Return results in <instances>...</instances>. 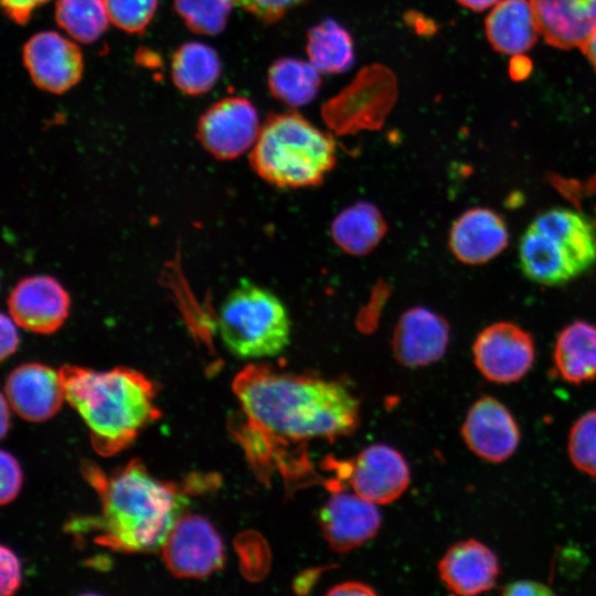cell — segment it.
<instances>
[{
    "mask_svg": "<svg viewBox=\"0 0 596 596\" xmlns=\"http://www.w3.org/2000/svg\"><path fill=\"white\" fill-rule=\"evenodd\" d=\"M232 387L245 419L232 430L244 449L266 436L295 443L334 440L359 424V401L337 381L251 363L237 373Z\"/></svg>",
    "mask_w": 596,
    "mask_h": 596,
    "instance_id": "cell-1",
    "label": "cell"
},
{
    "mask_svg": "<svg viewBox=\"0 0 596 596\" xmlns=\"http://www.w3.org/2000/svg\"><path fill=\"white\" fill-rule=\"evenodd\" d=\"M82 473L100 498L96 518L70 523L72 530H93L97 544L120 552L161 549L187 502L178 485L155 478L139 459L106 476L94 462Z\"/></svg>",
    "mask_w": 596,
    "mask_h": 596,
    "instance_id": "cell-2",
    "label": "cell"
},
{
    "mask_svg": "<svg viewBox=\"0 0 596 596\" xmlns=\"http://www.w3.org/2000/svg\"><path fill=\"white\" fill-rule=\"evenodd\" d=\"M58 374L65 400L88 426L93 448L102 456L121 451L161 416L157 384L137 370L63 365Z\"/></svg>",
    "mask_w": 596,
    "mask_h": 596,
    "instance_id": "cell-3",
    "label": "cell"
},
{
    "mask_svg": "<svg viewBox=\"0 0 596 596\" xmlns=\"http://www.w3.org/2000/svg\"><path fill=\"white\" fill-rule=\"evenodd\" d=\"M336 158L332 136L296 111L269 115L249 153L253 170L281 189L320 184Z\"/></svg>",
    "mask_w": 596,
    "mask_h": 596,
    "instance_id": "cell-4",
    "label": "cell"
},
{
    "mask_svg": "<svg viewBox=\"0 0 596 596\" xmlns=\"http://www.w3.org/2000/svg\"><path fill=\"white\" fill-rule=\"evenodd\" d=\"M216 327L225 347L241 359L276 355L290 341L291 322L284 302L247 279L224 299Z\"/></svg>",
    "mask_w": 596,
    "mask_h": 596,
    "instance_id": "cell-5",
    "label": "cell"
},
{
    "mask_svg": "<svg viewBox=\"0 0 596 596\" xmlns=\"http://www.w3.org/2000/svg\"><path fill=\"white\" fill-rule=\"evenodd\" d=\"M397 98L394 73L382 64L360 70L351 83L321 107L326 125L337 135L381 129Z\"/></svg>",
    "mask_w": 596,
    "mask_h": 596,
    "instance_id": "cell-6",
    "label": "cell"
},
{
    "mask_svg": "<svg viewBox=\"0 0 596 596\" xmlns=\"http://www.w3.org/2000/svg\"><path fill=\"white\" fill-rule=\"evenodd\" d=\"M168 570L179 578H204L225 561L224 545L214 526L203 517L181 515L161 546Z\"/></svg>",
    "mask_w": 596,
    "mask_h": 596,
    "instance_id": "cell-7",
    "label": "cell"
},
{
    "mask_svg": "<svg viewBox=\"0 0 596 596\" xmlns=\"http://www.w3.org/2000/svg\"><path fill=\"white\" fill-rule=\"evenodd\" d=\"M473 362L489 382L511 384L522 380L535 359L532 336L520 326L500 321L483 328L472 344Z\"/></svg>",
    "mask_w": 596,
    "mask_h": 596,
    "instance_id": "cell-8",
    "label": "cell"
},
{
    "mask_svg": "<svg viewBox=\"0 0 596 596\" xmlns=\"http://www.w3.org/2000/svg\"><path fill=\"white\" fill-rule=\"evenodd\" d=\"M255 106L245 97H225L201 116L198 138L212 156L231 160L255 145L260 131Z\"/></svg>",
    "mask_w": 596,
    "mask_h": 596,
    "instance_id": "cell-9",
    "label": "cell"
},
{
    "mask_svg": "<svg viewBox=\"0 0 596 596\" xmlns=\"http://www.w3.org/2000/svg\"><path fill=\"white\" fill-rule=\"evenodd\" d=\"M461 437L478 458L501 464L518 449L521 433L510 409L498 398L483 395L469 407Z\"/></svg>",
    "mask_w": 596,
    "mask_h": 596,
    "instance_id": "cell-10",
    "label": "cell"
},
{
    "mask_svg": "<svg viewBox=\"0 0 596 596\" xmlns=\"http://www.w3.org/2000/svg\"><path fill=\"white\" fill-rule=\"evenodd\" d=\"M23 63L41 89L62 94L78 83L83 74V55L73 41L52 31L34 34L23 47Z\"/></svg>",
    "mask_w": 596,
    "mask_h": 596,
    "instance_id": "cell-11",
    "label": "cell"
},
{
    "mask_svg": "<svg viewBox=\"0 0 596 596\" xmlns=\"http://www.w3.org/2000/svg\"><path fill=\"white\" fill-rule=\"evenodd\" d=\"M70 307L65 288L45 275L20 280L8 298L9 313L17 326L42 334L58 330L68 317Z\"/></svg>",
    "mask_w": 596,
    "mask_h": 596,
    "instance_id": "cell-12",
    "label": "cell"
},
{
    "mask_svg": "<svg viewBox=\"0 0 596 596\" xmlns=\"http://www.w3.org/2000/svg\"><path fill=\"white\" fill-rule=\"evenodd\" d=\"M348 482L355 493L386 504L396 500L409 482V469L394 448L377 444L364 448L351 464H347Z\"/></svg>",
    "mask_w": 596,
    "mask_h": 596,
    "instance_id": "cell-13",
    "label": "cell"
},
{
    "mask_svg": "<svg viewBox=\"0 0 596 596\" xmlns=\"http://www.w3.org/2000/svg\"><path fill=\"white\" fill-rule=\"evenodd\" d=\"M319 524L329 546L348 553L377 533L381 515L374 502L355 492L339 491L322 505Z\"/></svg>",
    "mask_w": 596,
    "mask_h": 596,
    "instance_id": "cell-14",
    "label": "cell"
},
{
    "mask_svg": "<svg viewBox=\"0 0 596 596\" xmlns=\"http://www.w3.org/2000/svg\"><path fill=\"white\" fill-rule=\"evenodd\" d=\"M501 565L496 552L476 539L453 544L438 563L444 586L455 595L472 596L492 589Z\"/></svg>",
    "mask_w": 596,
    "mask_h": 596,
    "instance_id": "cell-15",
    "label": "cell"
},
{
    "mask_svg": "<svg viewBox=\"0 0 596 596\" xmlns=\"http://www.w3.org/2000/svg\"><path fill=\"white\" fill-rule=\"evenodd\" d=\"M449 334V324L440 315L414 307L405 311L395 326L393 353L404 366H426L444 356Z\"/></svg>",
    "mask_w": 596,
    "mask_h": 596,
    "instance_id": "cell-16",
    "label": "cell"
},
{
    "mask_svg": "<svg viewBox=\"0 0 596 596\" xmlns=\"http://www.w3.org/2000/svg\"><path fill=\"white\" fill-rule=\"evenodd\" d=\"M4 396L23 419L44 422L53 417L65 400L58 372L41 363H24L8 375Z\"/></svg>",
    "mask_w": 596,
    "mask_h": 596,
    "instance_id": "cell-17",
    "label": "cell"
},
{
    "mask_svg": "<svg viewBox=\"0 0 596 596\" xmlns=\"http://www.w3.org/2000/svg\"><path fill=\"white\" fill-rule=\"evenodd\" d=\"M453 255L467 265H481L497 257L509 243L502 216L488 207H472L460 214L449 232Z\"/></svg>",
    "mask_w": 596,
    "mask_h": 596,
    "instance_id": "cell-18",
    "label": "cell"
},
{
    "mask_svg": "<svg viewBox=\"0 0 596 596\" xmlns=\"http://www.w3.org/2000/svg\"><path fill=\"white\" fill-rule=\"evenodd\" d=\"M540 34L551 46L581 49L596 32V0H530Z\"/></svg>",
    "mask_w": 596,
    "mask_h": 596,
    "instance_id": "cell-19",
    "label": "cell"
},
{
    "mask_svg": "<svg viewBox=\"0 0 596 596\" xmlns=\"http://www.w3.org/2000/svg\"><path fill=\"white\" fill-rule=\"evenodd\" d=\"M531 224L562 249L576 277L596 264V227L587 216L570 209L553 207L540 213Z\"/></svg>",
    "mask_w": 596,
    "mask_h": 596,
    "instance_id": "cell-20",
    "label": "cell"
},
{
    "mask_svg": "<svg viewBox=\"0 0 596 596\" xmlns=\"http://www.w3.org/2000/svg\"><path fill=\"white\" fill-rule=\"evenodd\" d=\"M488 42L507 55H522L533 47L540 34L530 0H501L485 22Z\"/></svg>",
    "mask_w": 596,
    "mask_h": 596,
    "instance_id": "cell-21",
    "label": "cell"
},
{
    "mask_svg": "<svg viewBox=\"0 0 596 596\" xmlns=\"http://www.w3.org/2000/svg\"><path fill=\"white\" fill-rule=\"evenodd\" d=\"M553 366L556 375L573 385L596 379V326L575 320L557 334L553 348Z\"/></svg>",
    "mask_w": 596,
    "mask_h": 596,
    "instance_id": "cell-22",
    "label": "cell"
},
{
    "mask_svg": "<svg viewBox=\"0 0 596 596\" xmlns=\"http://www.w3.org/2000/svg\"><path fill=\"white\" fill-rule=\"evenodd\" d=\"M519 263L523 275L543 286H561L576 278L554 242L530 224L519 243Z\"/></svg>",
    "mask_w": 596,
    "mask_h": 596,
    "instance_id": "cell-23",
    "label": "cell"
},
{
    "mask_svg": "<svg viewBox=\"0 0 596 596\" xmlns=\"http://www.w3.org/2000/svg\"><path fill=\"white\" fill-rule=\"evenodd\" d=\"M387 231L381 211L360 201L342 210L331 223V236L345 253L361 256L372 252Z\"/></svg>",
    "mask_w": 596,
    "mask_h": 596,
    "instance_id": "cell-24",
    "label": "cell"
},
{
    "mask_svg": "<svg viewBox=\"0 0 596 596\" xmlns=\"http://www.w3.org/2000/svg\"><path fill=\"white\" fill-rule=\"evenodd\" d=\"M171 74L175 86L187 95L209 92L221 74V62L216 52L200 42H188L172 55Z\"/></svg>",
    "mask_w": 596,
    "mask_h": 596,
    "instance_id": "cell-25",
    "label": "cell"
},
{
    "mask_svg": "<svg viewBox=\"0 0 596 596\" xmlns=\"http://www.w3.org/2000/svg\"><path fill=\"white\" fill-rule=\"evenodd\" d=\"M321 83V73L310 62L294 57L276 60L267 73L272 95L289 107H301L311 103Z\"/></svg>",
    "mask_w": 596,
    "mask_h": 596,
    "instance_id": "cell-26",
    "label": "cell"
},
{
    "mask_svg": "<svg viewBox=\"0 0 596 596\" xmlns=\"http://www.w3.org/2000/svg\"><path fill=\"white\" fill-rule=\"evenodd\" d=\"M306 52L309 62L321 74H341L354 63V46L350 33L331 19L309 29Z\"/></svg>",
    "mask_w": 596,
    "mask_h": 596,
    "instance_id": "cell-27",
    "label": "cell"
},
{
    "mask_svg": "<svg viewBox=\"0 0 596 596\" xmlns=\"http://www.w3.org/2000/svg\"><path fill=\"white\" fill-rule=\"evenodd\" d=\"M55 20L72 39L85 44L99 39L110 22L105 0H56Z\"/></svg>",
    "mask_w": 596,
    "mask_h": 596,
    "instance_id": "cell-28",
    "label": "cell"
},
{
    "mask_svg": "<svg viewBox=\"0 0 596 596\" xmlns=\"http://www.w3.org/2000/svg\"><path fill=\"white\" fill-rule=\"evenodd\" d=\"M234 6L232 0H174L177 13L195 33H221Z\"/></svg>",
    "mask_w": 596,
    "mask_h": 596,
    "instance_id": "cell-29",
    "label": "cell"
},
{
    "mask_svg": "<svg viewBox=\"0 0 596 596\" xmlns=\"http://www.w3.org/2000/svg\"><path fill=\"white\" fill-rule=\"evenodd\" d=\"M567 454L578 471L596 478V409L584 413L572 425Z\"/></svg>",
    "mask_w": 596,
    "mask_h": 596,
    "instance_id": "cell-30",
    "label": "cell"
},
{
    "mask_svg": "<svg viewBox=\"0 0 596 596\" xmlns=\"http://www.w3.org/2000/svg\"><path fill=\"white\" fill-rule=\"evenodd\" d=\"M109 20L128 33L146 29L157 10L158 0H105Z\"/></svg>",
    "mask_w": 596,
    "mask_h": 596,
    "instance_id": "cell-31",
    "label": "cell"
},
{
    "mask_svg": "<svg viewBox=\"0 0 596 596\" xmlns=\"http://www.w3.org/2000/svg\"><path fill=\"white\" fill-rule=\"evenodd\" d=\"M0 470V501L4 505L18 496L22 486V470L13 455L6 450H1Z\"/></svg>",
    "mask_w": 596,
    "mask_h": 596,
    "instance_id": "cell-32",
    "label": "cell"
},
{
    "mask_svg": "<svg viewBox=\"0 0 596 596\" xmlns=\"http://www.w3.org/2000/svg\"><path fill=\"white\" fill-rule=\"evenodd\" d=\"M0 587L2 596L13 595L21 584V566L15 553L8 546L0 547Z\"/></svg>",
    "mask_w": 596,
    "mask_h": 596,
    "instance_id": "cell-33",
    "label": "cell"
},
{
    "mask_svg": "<svg viewBox=\"0 0 596 596\" xmlns=\"http://www.w3.org/2000/svg\"><path fill=\"white\" fill-rule=\"evenodd\" d=\"M308 0H253L247 12L265 23L280 20L289 10L306 3Z\"/></svg>",
    "mask_w": 596,
    "mask_h": 596,
    "instance_id": "cell-34",
    "label": "cell"
},
{
    "mask_svg": "<svg viewBox=\"0 0 596 596\" xmlns=\"http://www.w3.org/2000/svg\"><path fill=\"white\" fill-rule=\"evenodd\" d=\"M49 0H1L2 9L10 20L18 24L29 21L32 13Z\"/></svg>",
    "mask_w": 596,
    "mask_h": 596,
    "instance_id": "cell-35",
    "label": "cell"
},
{
    "mask_svg": "<svg viewBox=\"0 0 596 596\" xmlns=\"http://www.w3.org/2000/svg\"><path fill=\"white\" fill-rule=\"evenodd\" d=\"M15 322L11 317L1 315V360L7 359L15 352L19 345V333L15 328Z\"/></svg>",
    "mask_w": 596,
    "mask_h": 596,
    "instance_id": "cell-36",
    "label": "cell"
},
{
    "mask_svg": "<svg viewBox=\"0 0 596 596\" xmlns=\"http://www.w3.org/2000/svg\"><path fill=\"white\" fill-rule=\"evenodd\" d=\"M502 594L508 596L514 595H551L553 590L549 586L533 581H517L505 585L502 588Z\"/></svg>",
    "mask_w": 596,
    "mask_h": 596,
    "instance_id": "cell-37",
    "label": "cell"
},
{
    "mask_svg": "<svg viewBox=\"0 0 596 596\" xmlns=\"http://www.w3.org/2000/svg\"><path fill=\"white\" fill-rule=\"evenodd\" d=\"M375 590L364 583L349 581L333 586L328 595H375Z\"/></svg>",
    "mask_w": 596,
    "mask_h": 596,
    "instance_id": "cell-38",
    "label": "cell"
},
{
    "mask_svg": "<svg viewBox=\"0 0 596 596\" xmlns=\"http://www.w3.org/2000/svg\"><path fill=\"white\" fill-rule=\"evenodd\" d=\"M460 6L475 11L481 12L486 9L494 7L501 0H456Z\"/></svg>",
    "mask_w": 596,
    "mask_h": 596,
    "instance_id": "cell-39",
    "label": "cell"
},
{
    "mask_svg": "<svg viewBox=\"0 0 596 596\" xmlns=\"http://www.w3.org/2000/svg\"><path fill=\"white\" fill-rule=\"evenodd\" d=\"M0 418L1 437L4 438L10 427V405L4 394L1 395Z\"/></svg>",
    "mask_w": 596,
    "mask_h": 596,
    "instance_id": "cell-40",
    "label": "cell"
},
{
    "mask_svg": "<svg viewBox=\"0 0 596 596\" xmlns=\"http://www.w3.org/2000/svg\"><path fill=\"white\" fill-rule=\"evenodd\" d=\"M318 577V572L315 570H310L308 572L302 573L298 579L295 582V589L298 593H304V588L308 589L312 585V581Z\"/></svg>",
    "mask_w": 596,
    "mask_h": 596,
    "instance_id": "cell-41",
    "label": "cell"
},
{
    "mask_svg": "<svg viewBox=\"0 0 596 596\" xmlns=\"http://www.w3.org/2000/svg\"><path fill=\"white\" fill-rule=\"evenodd\" d=\"M581 50L596 71V32L588 39Z\"/></svg>",
    "mask_w": 596,
    "mask_h": 596,
    "instance_id": "cell-42",
    "label": "cell"
},
{
    "mask_svg": "<svg viewBox=\"0 0 596 596\" xmlns=\"http://www.w3.org/2000/svg\"><path fill=\"white\" fill-rule=\"evenodd\" d=\"M234 6H238L242 9L248 11L253 0H232Z\"/></svg>",
    "mask_w": 596,
    "mask_h": 596,
    "instance_id": "cell-43",
    "label": "cell"
}]
</instances>
